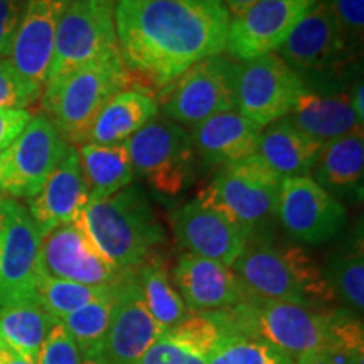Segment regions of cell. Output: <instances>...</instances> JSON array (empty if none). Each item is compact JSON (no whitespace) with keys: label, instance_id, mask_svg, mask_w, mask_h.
<instances>
[{"label":"cell","instance_id":"24","mask_svg":"<svg viewBox=\"0 0 364 364\" xmlns=\"http://www.w3.org/2000/svg\"><path fill=\"white\" fill-rule=\"evenodd\" d=\"M318 142L327 144L363 127L354 113L349 93H316L304 90L294 110L282 118Z\"/></svg>","mask_w":364,"mask_h":364},{"label":"cell","instance_id":"16","mask_svg":"<svg viewBox=\"0 0 364 364\" xmlns=\"http://www.w3.org/2000/svg\"><path fill=\"white\" fill-rule=\"evenodd\" d=\"M161 336L162 331L147 311L135 272H132L117 285L107 334L85 364H136Z\"/></svg>","mask_w":364,"mask_h":364},{"label":"cell","instance_id":"46","mask_svg":"<svg viewBox=\"0 0 364 364\" xmlns=\"http://www.w3.org/2000/svg\"><path fill=\"white\" fill-rule=\"evenodd\" d=\"M0 198H2V193H0Z\"/></svg>","mask_w":364,"mask_h":364},{"label":"cell","instance_id":"37","mask_svg":"<svg viewBox=\"0 0 364 364\" xmlns=\"http://www.w3.org/2000/svg\"><path fill=\"white\" fill-rule=\"evenodd\" d=\"M38 364H85L78 344L59 324V321L49 332L48 339L39 353Z\"/></svg>","mask_w":364,"mask_h":364},{"label":"cell","instance_id":"17","mask_svg":"<svg viewBox=\"0 0 364 364\" xmlns=\"http://www.w3.org/2000/svg\"><path fill=\"white\" fill-rule=\"evenodd\" d=\"M171 223L182 250L226 267L233 265L250 238L247 230L199 196L176 209Z\"/></svg>","mask_w":364,"mask_h":364},{"label":"cell","instance_id":"10","mask_svg":"<svg viewBox=\"0 0 364 364\" xmlns=\"http://www.w3.org/2000/svg\"><path fill=\"white\" fill-rule=\"evenodd\" d=\"M41 235L26 206L0 198V307L38 299Z\"/></svg>","mask_w":364,"mask_h":364},{"label":"cell","instance_id":"32","mask_svg":"<svg viewBox=\"0 0 364 364\" xmlns=\"http://www.w3.org/2000/svg\"><path fill=\"white\" fill-rule=\"evenodd\" d=\"M113 299H115V292L59 318V324L65 327L73 341L78 344L85 361H88L97 353L98 346L102 344L105 334H107L112 317Z\"/></svg>","mask_w":364,"mask_h":364},{"label":"cell","instance_id":"14","mask_svg":"<svg viewBox=\"0 0 364 364\" xmlns=\"http://www.w3.org/2000/svg\"><path fill=\"white\" fill-rule=\"evenodd\" d=\"M39 265L44 275L90 287H115L132 273L108 262L78 221L43 235Z\"/></svg>","mask_w":364,"mask_h":364},{"label":"cell","instance_id":"29","mask_svg":"<svg viewBox=\"0 0 364 364\" xmlns=\"http://www.w3.org/2000/svg\"><path fill=\"white\" fill-rule=\"evenodd\" d=\"M134 272L142 290L147 311L162 334H167L191 312L176 287L172 285L166 263L157 253L152 252Z\"/></svg>","mask_w":364,"mask_h":364},{"label":"cell","instance_id":"13","mask_svg":"<svg viewBox=\"0 0 364 364\" xmlns=\"http://www.w3.org/2000/svg\"><path fill=\"white\" fill-rule=\"evenodd\" d=\"M277 220L285 233L302 245L329 243L344 230V204L311 176L285 177L277 204Z\"/></svg>","mask_w":364,"mask_h":364},{"label":"cell","instance_id":"9","mask_svg":"<svg viewBox=\"0 0 364 364\" xmlns=\"http://www.w3.org/2000/svg\"><path fill=\"white\" fill-rule=\"evenodd\" d=\"M136 176L157 194L174 198L189 188L196 150L188 130L166 117H156L125 142Z\"/></svg>","mask_w":364,"mask_h":364},{"label":"cell","instance_id":"19","mask_svg":"<svg viewBox=\"0 0 364 364\" xmlns=\"http://www.w3.org/2000/svg\"><path fill=\"white\" fill-rule=\"evenodd\" d=\"M73 0H27L6 59L22 78L43 90L51 65L59 19Z\"/></svg>","mask_w":364,"mask_h":364},{"label":"cell","instance_id":"42","mask_svg":"<svg viewBox=\"0 0 364 364\" xmlns=\"http://www.w3.org/2000/svg\"><path fill=\"white\" fill-rule=\"evenodd\" d=\"M0 359H2L4 364H33L27 361L24 356H21L19 353H16L14 349L9 348L0 341Z\"/></svg>","mask_w":364,"mask_h":364},{"label":"cell","instance_id":"30","mask_svg":"<svg viewBox=\"0 0 364 364\" xmlns=\"http://www.w3.org/2000/svg\"><path fill=\"white\" fill-rule=\"evenodd\" d=\"M327 284L336 299L346 304L349 311L358 314L364 309V253L363 238H354L327 258L322 268Z\"/></svg>","mask_w":364,"mask_h":364},{"label":"cell","instance_id":"12","mask_svg":"<svg viewBox=\"0 0 364 364\" xmlns=\"http://www.w3.org/2000/svg\"><path fill=\"white\" fill-rule=\"evenodd\" d=\"M304 88L299 75L277 53L240 61L236 110L260 129L294 110Z\"/></svg>","mask_w":364,"mask_h":364},{"label":"cell","instance_id":"1","mask_svg":"<svg viewBox=\"0 0 364 364\" xmlns=\"http://www.w3.org/2000/svg\"><path fill=\"white\" fill-rule=\"evenodd\" d=\"M231 14L223 0H117L118 51L127 73L164 88L225 51Z\"/></svg>","mask_w":364,"mask_h":364},{"label":"cell","instance_id":"23","mask_svg":"<svg viewBox=\"0 0 364 364\" xmlns=\"http://www.w3.org/2000/svg\"><path fill=\"white\" fill-rule=\"evenodd\" d=\"M312 176V179L336 199L361 203L364 191L363 127L324 144Z\"/></svg>","mask_w":364,"mask_h":364},{"label":"cell","instance_id":"26","mask_svg":"<svg viewBox=\"0 0 364 364\" xmlns=\"http://www.w3.org/2000/svg\"><path fill=\"white\" fill-rule=\"evenodd\" d=\"M157 115L159 103L147 93L136 90L122 91L108 102L95 120L88 144H125Z\"/></svg>","mask_w":364,"mask_h":364},{"label":"cell","instance_id":"4","mask_svg":"<svg viewBox=\"0 0 364 364\" xmlns=\"http://www.w3.org/2000/svg\"><path fill=\"white\" fill-rule=\"evenodd\" d=\"M130 75L122 58L68 73L44 85L41 103L68 145L88 144L95 120L108 102L129 88Z\"/></svg>","mask_w":364,"mask_h":364},{"label":"cell","instance_id":"36","mask_svg":"<svg viewBox=\"0 0 364 364\" xmlns=\"http://www.w3.org/2000/svg\"><path fill=\"white\" fill-rule=\"evenodd\" d=\"M43 90L22 78L6 58H0V110H27L41 100Z\"/></svg>","mask_w":364,"mask_h":364},{"label":"cell","instance_id":"45","mask_svg":"<svg viewBox=\"0 0 364 364\" xmlns=\"http://www.w3.org/2000/svg\"><path fill=\"white\" fill-rule=\"evenodd\" d=\"M280 364H299V361H294V359H285V361Z\"/></svg>","mask_w":364,"mask_h":364},{"label":"cell","instance_id":"31","mask_svg":"<svg viewBox=\"0 0 364 364\" xmlns=\"http://www.w3.org/2000/svg\"><path fill=\"white\" fill-rule=\"evenodd\" d=\"M115 287H90L76 282L53 279L41 273L36 292L46 311L59 321L68 314L112 295L115 292Z\"/></svg>","mask_w":364,"mask_h":364},{"label":"cell","instance_id":"41","mask_svg":"<svg viewBox=\"0 0 364 364\" xmlns=\"http://www.w3.org/2000/svg\"><path fill=\"white\" fill-rule=\"evenodd\" d=\"M349 93V102H351V107L359 122H364V85H363V75L358 76L356 80L353 81L351 86L348 90Z\"/></svg>","mask_w":364,"mask_h":364},{"label":"cell","instance_id":"20","mask_svg":"<svg viewBox=\"0 0 364 364\" xmlns=\"http://www.w3.org/2000/svg\"><path fill=\"white\" fill-rule=\"evenodd\" d=\"M174 284L188 311L194 314L236 307L250 294L231 267L191 253L177 260Z\"/></svg>","mask_w":364,"mask_h":364},{"label":"cell","instance_id":"3","mask_svg":"<svg viewBox=\"0 0 364 364\" xmlns=\"http://www.w3.org/2000/svg\"><path fill=\"white\" fill-rule=\"evenodd\" d=\"M331 311L248 294L240 306L209 314L221 327L223 334L236 332L255 336L294 361H300L326 348Z\"/></svg>","mask_w":364,"mask_h":364},{"label":"cell","instance_id":"11","mask_svg":"<svg viewBox=\"0 0 364 364\" xmlns=\"http://www.w3.org/2000/svg\"><path fill=\"white\" fill-rule=\"evenodd\" d=\"M70 145L44 113L33 115L21 135L0 154V193L31 199L43 188Z\"/></svg>","mask_w":364,"mask_h":364},{"label":"cell","instance_id":"33","mask_svg":"<svg viewBox=\"0 0 364 364\" xmlns=\"http://www.w3.org/2000/svg\"><path fill=\"white\" fill-rule=\"evenodd\" d=\"M290 359L260 338L226 332L204 359L206 364H280Z\"/></svg>","mask_w":364,"mask_h":364},{"label":"cell","instance_id":"18","mask_svg":"<svg viewBox=\"0 0 364 364\" xmlns=\"http://www.w3.org/2000/svg\"><path fill=\"white\" fill-rule=\"evenodd\" d=\"M231 270L250 294L309 307L290 260L289 245H277L272 235L250 236Z\"/></svg>","mask_w":364,"mask_h":364},{"label":"cell","instance_id":"25","mask_svg":"<svg viewBox=\"0 0 364 364\" xmlns=\"http://www.w3.org/2000/svg\"><path fill=\"white\" fill-rule=\"evenodd\" d=\"M324 144L295 129L285 120H277L260 134L257 156L280 177L309 176Z\"/></svg>","mask_w":364,"mask_h":364},{"label":"cell","instance_id":"8","mask_svg":"<svg viewBox=\"0 0 364 364\" xmlns=\"http://www.w3.org/2000/svg\"><path fill=\"white\" fill-rule=\"evenodd\" d=\"M240 61L225 53L203 59L161 91V110L174 124L198 125L236 110V73Z\"/></svg>","mask_w":364,"mask_h":364},{"label":"cell","instance_id":"43","mask_svg":"<svg viewBox=\"0 0 364 364\" xmlns=\"http://www.w3.org/2000/svg\"><path fill=\"white\" fill-rule=\"evenodd\" d=\"M223 2H225L226 9L230 11V14H233V17H235L243 11H247V9L250 6H253L257 0H223Z\"/></svg>","mask_w":364,"mask_h":364},{"label":"cell","instance_id":"27","mask_svg":"<svg viewBox=\"0 0 364 364\" xmlns=\"http://www.w3.org/2000/svg\"><path fill=\"white\" fill-rule=\"evenodd\" d=\"M56 322L58 318L46 311L39 299L9 304L0 307V341L27 361L38 364L43 344Z\"/></svg>","mask_w":364,"mask_h":364},{"label":"cell","instance_id":"35","mask_svg":"<svg viewBox=\"0 0 364 364\" xmlns=\"http://www.w3.org/2000/svg\"><path fill=\"white\" fill-rule=\"evenodd\" d=\"M338 27L346 49L361 59L364 41V0H322Z\"/></svg>","mask_w":364,"mask_h":364},{"label":"cell","instance_id":"6","mask_svg":"<svg viewBox=\"0 0 364 364\" xmlns=\"http://www.w3.org/2000/svg\"><path fill=\"white\" fill-rule=\"evenodd\" d=\"M282 181L284 177L268 169L255 154L221 167L199 198L238 223L250 236L272 235Z\"/></svg>","mask_w":364,"mask_h":364},{"label":"cell","instance_id":"34","mask_svg":"<svg viewBox=\"0 0 364 364\" xmlns=\"http://www.w3.org/2000/svg\"><path fill=\"white\" fill-rule=\"evenodd\" d=\"M164 336L171 339L172 343L184 348L186 351L206 359L213 349L216 348L223 332L221 327L218 326V322L209 312H191L188 317L182 318L174 329H171Z\"/></svg>","mask_w":364,"mask_h":364},{"label":"cell","instance_id":"28","mask_svg":"<svg viewBox=\"0 0 364 364\" xmlns=\"http://www.w3.org/2000/svg\"><path fill=\"white\" fill-rule=\"evenodd\" d=\"M78 152L88 188V201L115 194L134 182L135 171L125 144H83L78 147Z\"/></svg>","mask_w":364,"mask_h":364},{"label":"cell","instance_id":"39","mask_svg":"<svg viewBox=\"0 0 364 364\" xmlns=\"http://www.w3.org/2000/svg\"><path fill=\"white\" fill-rule=\"evenodd\" d=\"M27 0H0V58H6L17 33Z\"/></svg>","mask_w":364,"mask_h":364},{"label":"cell","instance_id":"5","mask_svg":"<svg viewBox=\"0 0 364 364\" xmlns=\"http://www.w3.org/2000/svg\"><path fill=\"white\" fill-rule=\"evenodd\" d=\"M279 56L297 73L304 88L344 93L361 76V59L353 56L322 0H317L279 48Z\"/></svg>","mask_w":364,"mask_h":364},{"label":"cell","instance_id":"22","mask_svg":"<svg viewBox=\"0 0 364 364\" xmlns=\"http://www.w3.org/2000/svg\"><path fill=\"white\" fill-rule=\"evenodd\" d=\"M189 134L196 156L208 166L225 167L257 154L262 129L233 110L194 125Z\"/></svg>","mask_w":364,"mask_h":364},{"label":"cell","instance_id":"7","mask_svg":"<svg viewBox=\"0 0 364 364\" xmlns=\"http://www.w3.org/2000/svg\"><path fill=\"white\" fill-rule=\"evenodd\" d=\"M117 58L115 0H73L59 19L46 83Z\"/></svg>","mask_w":364,"mask_h":364},{"label":"cell","instance_id":"38","mask_svg":"<svg viewBox=\"0 0 364 364\" xmlns=\"http://www.w3.org/2000/svg\"><path fill=\"white\" fill-rule=\"evenodd\" d=\"M136 364H206L203 358L186 351L184 348L172 343L166 336H161L145 351Z\"/></svg>","mask_w":364,"mask_h":364},{"label":"cell","instance_id":"21","mask_svg":"<svg viewBox=\"0 0 364 364\" xmlns=\"http://www.w3.org/2000/svg\"><path fill=\"white\" fill-rule=\"evenodd\" d=\"M86 204L88 188L81 171L80 152L78 147L70 145L39 193L27 199V211L41 235H46L54 228L75 223Z\"/></svg>","mask_w":364,"mask_h":364},{"label":"cell","instance_id":"15","mask_svg":"<svg viewBox=\"0 0 364 364\" xmlns=\"http://www.w3.org/2000/svg\"><path fill=\"white\" fill-rule=\"evenodd\" d=\"M317 0H257L231 17L225 53L236 61H250L275 53L306 17Z\"/></svg>","mask_w":364,"mask_h":364},{"label":"cell","instance_id":"2","mask_svg":"<svg viewBox=\"0 0 364 364\" xmlns=\"http://www.w3.org/2000/svg\"><path fill=\"white\" fill-rule=\"evenodd\" d=\"M76 221L98 252L125 272H134L166 240L149 198L134 184L107 198L90 199Z\"/></svg>","mask_w":364,"mask_h":364},{"label":"cell","instance_id":"40","mask_svg":"<svg viewBox=\"0 0 364 364\" xmlns=\"http://www.w3.org/2000/svg\"><path fill=\"white\" fill-rule=\"evenodd\" d=\"M31 118L29 110H0V154L21 135Z\"/></svg>","mask_w":364,"mask_h":364},{"label":"cell","instance_id":"44","mask_svg":"<svg viewBox=\"0 0 364 364\" xmlns=\"http://www.w3.org/2000/svg\"><path fill=\"white\" fill-rule=\"evenodd\" d=\"M299 364H334V363H332V359L326 351H317V353L309 354V356H306L304 359H300Z\"/></svg>","mask_w":364,"mask_h":364}]
</instances>
